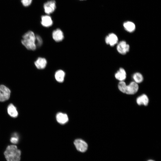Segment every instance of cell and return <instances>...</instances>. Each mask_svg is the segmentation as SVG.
<instances>
[{
  "mask_svg": "<svg viewBox=\"0 0 161 161\" xmlns=\"http://www.w3.org/2000/svg\"><path fill=\"white\" fill-rule=\"evenodd\" d=\"M45 13L47 15L53 13L56 8V2L54 0H50L45 3L43 5Z\"/></svg>",
  "mask_w": 161,
  "mask_h": 161,
  "instance_id": "3",
  "label": "cell"
},
{
  "mask_svg": "<svg viewBox=\"0 0 161 161\" xmlns=\"http://www.w3.org/2000/svg\"><path fill=\"white\" fill-rule=\"evenodd\" d=\"M65 72L61 70H59L57 71L55 75L56 80L59 82H62L64 80L65 76Z\"/></svg>",
  "mask_w": 161,
  "mask_h": 161,
  "instance_id": "16",
  "label": "cell"
},
{
  "mask_svg": "<svg viewBox=\"0 0 161 161\" xmlns=\"http://www.w3.org/2000/svg\"><path fill=\"white\" fill-rule=\"evenodd\" d=\"M118 38L115 34L113 33L109 34L105 38L106 44H109L111 46H113L117 42Z\"/></svg>",
  "mask_w": 161,
  "mask_h": 161,
  "instance_id": "9",
  "label": "cell"
},
{
  "mask_svg": "<svg viewBox=\"0 0 161 161\" xmlns=\"http://www.w3.org/2000/svg\"><path fill=\"white\" fill-rule=\"evenodd\" d=\"M47 63V61L45 58L39 57L35 62L34 63L37 69H43L46 67Z\"/></svg>",
  "mask_w": 161,
  "mask_h": 161,
  "instance_id": "11",
  "label": "cell"
},
{
  "mask_svg": "<svg viewBox=\"0 0 161 161\" xmlns=\"http://www.w3.org/2000/svg\"><path fill=\"white\" fill-rule=\"evenodd\" d=\"M4 155L7 161H19L21 151L16 145H11L7 147Z\"/></svg>",
  "mask_w": 161,
  "mask_h": 161,
  "instance_id": "2",
  "label": "cell"
},
{
  "mask_svg": "<svg viewBox=\"0 0 161 161\" xmlns=\"http://www.w3.org/2000/svg\"><path fill=\"white\" fill-rule=\"evenodd\" d=\"M117 49L119 53L122 55H125L129 51V46L126 44V41H122L118 44Z\"/></svg>",
  "mask_w": 161,
  "mask_h": 161,
  "instance_id": "7",
  "label": "cell"
},
{
  "mask_svg": "<svg viewBox=\"0 0 161 161\" xmlns=\"http://www.w3.org/2000/svg\"><path fill=\"white\" fill-rule=\"evenodd\" d=\"M126 85L124 81H120L118 84V89L121 92L125 93Z\"/></svg>",
  "mask_w": 161,
  "mask_h": 161,
  "instance_id": "19",
  "label": "cell"
},
{
  "mask_svg": "<svg viewBox=\"0 0 161 161\" xmlns=\"http://www.w3.org/2000/svg\"><path fill=\"white\" fill-rule=\"evenodd\" d=\"M53 39L56 42L62 41L64 38L63 32L59 29H57L54 30L52 33Z\"/></svg>",
  "mask_w": 161,
  "mask_h": 161,
  "instance_id": "10",
  "label": "cell"
},
{
  "mask_svg": "<svg viewBox=\"0 0 161 161\" xmlns=\"http://www.w3.org/2000/svg\"><path fill=\"white\" fill-rule=\"evenodd\" d=\"M57 121L61 124L66 123L68 120V118L67 115L62 113H58L56 116Z\"/></svg>",
  "mask_w": 161,
  "mask_h": 161,
  "instance_id": "13",
  "label": "cell"
},
{
  "mask_svg": "<svg viewBox=\"0 0 161 161\" xmlns=\"http://www.w3.org/2000/svg\"><path fill=\"white\" fill-rule=\"evenodd\" d=\"M19 139L18 134L16 133H15L13 134V136L11 137L10 141L12 143L16 144L18 143Z\"/></svg>",
  "mask_w": 161,
  "mask_h": 161,
  "instance_id": "20",
  "label": "cell"
},
{
  "mask_svg": "<svg viewBox=\"0 0 161 161\" xmlns=\"http://www.w3.org/2000/svg\"><path fill=\"white\" fill-rule=\"evenodd\" d=\"M74 143L76 149L79 151L84 152L87 149V143L81 139H78L75 140Z\"/></svg>",
  "mask_w": 161,
  "mask_h": 161,
  "instance_id": "5",
  "label": "cell"
},
{
  "mask_svg": "<svg viewBox=\"0 0 161 161\" xmlns=\"http://www.w3.org/2000/svg\"><path fill=\"white\" fill-rule=\"evenodd\" d=\"M137 103L139 105L147 106L149 103V99L145 94H143L138 97L136 100Z\"/></svg>",
  "mask_w": 161,
  "mask_h": 161,
  "instance_id": "12",
  "label": "cell"
},
{
  "mask_svg": "<svg viewBox=\"0 0 161 161\" xmlns=\"http://www.w3.org/2000/svg\"><path fill=\"white\" fill-rule=\"evenodd\" d=\"M116 79L120 81H123L126 78V73L125 70L123 68H120L119 70L115 74Z\"/></svg>",
  "mask_w": 161,
  "mask_h": 161,
  "instance_id": "15",
  "label": "cell"
},
{
  "mask_svg": "<svg viewBox=\"0 0 161 161\" xmlns=\"http://www.w3.org/2000/svg\"><path fill=\"white\" fill-rule=\"evenodd\" d=\"M22 38L21 43L27 49L31 50L36 49L35 35L33 31H27L23 35Z\"/></svg>",
  "mask_w": 161,
  "mask_h": 161,
  "instance_id": "1",
  "label": "cell"
},
{
  "mask_svg": "<svg viewBox=\"0 0 161 161\" xmlns=\"http://www.w3.org/2000/svg\"><path fill=\"white\" fill-rule=\"evenodd\" d=\"M41 23L42 26L47 27L51 26L53 24L51 17L47 14L41 16Z\"/></svg>",
  "mask_w": 161,
  "mask_h": 161,
  "instance_id": "8",
  "label": "cell"
},
{
  "mask_svg": "<svg viewBox=\"0 0 161 161\" xmlns=\"http://www.w3.org/2000/svg\"><path fill=\"white\" fill-rule=\"evenodd\" d=\"M133 78L135 82L137 83L142 82L143 79L142 75L140 73H135L133 75Z\"/></svg>",
  "mask_w": 161,
  "mask_h": 161,
  "instance_id": "18",
  "label": "cell"
},
{
  "mask_svg": "<svg viewBox=\"0 0 161 161\" xmlns=\"http://www.w3.org/2000/svg\"><path fill=\"white\" fill-rule=\"evenodd\" d=\"M7 112L9 114L13 117H16L18 116V112L16 108L12 104H10L7 107Z\"/></svg>",
  "mask_w": 161,
  "mask_h": 161,
  "instance_id": "14",
  "label": "cell"
},
{
  "mask_svg": "<svg viewBox=\"0 0 161 161\" xmlns=\"http://www.w3.org/2000/svg\"></svg>",
  "mask_w": 161,
  "mask_h": 161,
  "instance_id": "24",
  "label": "cell"
},
{
  "mask_svg": "<svg viewBox=\"0 0 161 161\" xmlns=\"http://www.w3.org/2000/svg\"><path fill=\"white\" fill-rule=\"evenodd\" d=\"M147 161H154V160H148Z\"/></svg>",
  "mask_w": 161,
  "mask_h": 161,
  "instance_id": "23",
  "label": "cell"
},
{
  "mask_svg": "<svg viewBox=\"0 0 161 161\" xmlns=\"http://www.w3.org/2000/svg\"><path fill=\"white\" fill-rule=\"evenodd\" d=\"M139 89L138 85L135 82H132L126 85L125 93L128 95H133L136 93Z\"/></svg>",
  "mask_w": 161,
  "mask_h": 161,
  "instance_id": "6",
  "label": "cell"
},
{
  "mask_svg": "<svg viewBox=\"0 0 161 161\" xmlns=\"http://www.w3.org/2000/svg\"><path fill=\"white\" fill-rule=\"evenodd\" d=\"M35 44L38 47H40L43 43L42 40L41 36L38 35H35Z\"/></svg>",
  "mask_w": 161,
  "mask_h": 161,
  "instance_id": "21",
  "label": "cell"
},
{
  "mask_svg": "<svg viewBox=\"0 0 161 161\" xmlns=\"http://www.w3.org/2000/svg\"><path fill=\"white\" fill-rule=\"evenodd\" d=\"M10 90L3 85H0V101L3 102L8 100L10 98Z\"/></svg>",
  "mask_w": 161,
  "mask_h": 161,
  "instance_id": "4",
  "label": "cell"
},
{
  "mask_svg": "<svg viewBox=\"0 0 161 161\" xmlns=\"http://www.w3.org/2000/svg\"><path fill=\"white\" fill-rule=\"evenodd\" d=\"M21 1L24 7H28L31 4L32 0H21Z\"/></svg>",
  "mask_w": 161,
  "mask_h": 161,
  "instance_id": "22",
  "label": "cell"
},
{
  "mask_svg": "<svg viewBox=\"0 0 161 161\" xmlns=\"http://www.w3.org/2000/svg\"><path fill=\"white\" fill-rule=\"evenodd\" d=\"M123 26L127 31L130 32L134 31L135 28L134 24L132 22L129 21L125 22L123 24Z\"/></svg>",
  "mask_w": 161,
  "mask_h": 161,
  "instance_id": "17",
  "label": "cell"
}]
</instances>
